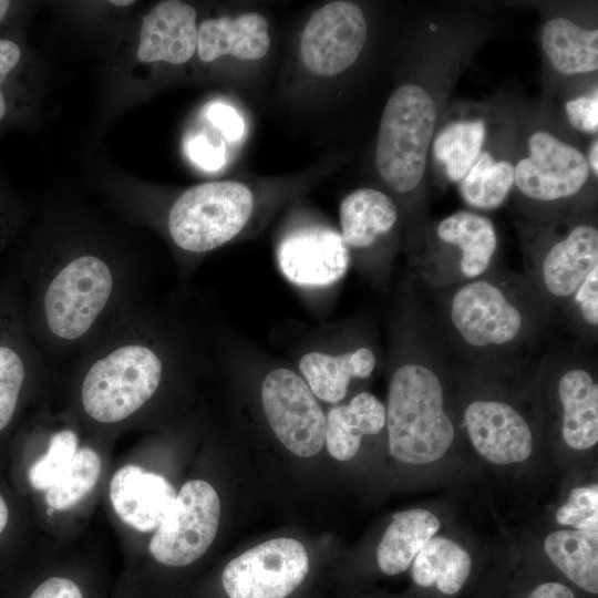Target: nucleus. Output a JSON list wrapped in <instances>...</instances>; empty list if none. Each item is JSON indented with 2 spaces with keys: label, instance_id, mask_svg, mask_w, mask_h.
<instances>
[{
  "label": "nucleus",
  "instance_id": "obj_31",
  "mask_svg": "<svg viewBox=\"0 0 598 598\" xmlns=\"http://www.w3.org/2000/svg\"><path fill=\"white\" fill-rule=\"evenodd\" d=\"M79 450V439L74 431L63 429L54 432L49 440L47 452L29 468L31 486L48 491L62 476Z\"/></svg>",
  "mask_w": 598,
  "mask_h": 598
},
{
  "label": "nucleus",
  "instance_id": "obj_38",
  "mask_svg": "<svg viewBox=\"0 0 598 598\" xmlns=\"http://www.w3.org/2000/svg\"><path fill=\"white\" fill-rule=\"evenodd\" d=\"M21 56L20 48L10 40L0 39V120L6 114V101L1 92V84L10 71L14 69Z\"/></svg>",
  "mask_w": 598,
  "mask_h": 598
},
{
  "label": "nucleus",
  "instance_id": "obj_27",
  "mask_svg": "<svg viewBox=\"0 0 598 598\" xmlns=\"http://www.w3.org/2000/svg\"><path fill=\"white\" fill-rule=\"evenodd\" d=\"M411 575L422 588L436 587L447 596L458 592L467 581L472 558L458 544L442 536H433L412 561Z\"/></svg>",
  "mask_w": 598,
  "mask_h": 598
},
{
  "label": "nucleus",
  "instance_id": "obj_4",
  "mask_svg": "<svg viewBox=\"0 0 598 598\" xmlns=\"http://www.w3.org/2000/svg\"><path fill=\"white\" fill-rule=\"evenodd\" d=\"M447 331L475 355H501L527 342L548 307L530 282L516 276L486 272L444 289Z\"/></svg>",
  "mask_w": 598,
  "mask_h": 598
},
{
  "label": "nucleus",
  "instance_id": "obj_10",
  "mask_svg": "<svg viewBox=\"0 0 598 598\" xmlns=\"http://www.w3.org/2000/svg\"><path fill=\"white\" fill-rule=\"evenodd\" d=\"M538 43L543 99L598 82V25L594 4L544 7Z\"/></svg>",
  "mask_w": 598,
  "mask_h": 598
},
{
  "label": "nucleus",
  "instance_id": "obj_6",
  "mask_svg": "<svg viewBox=\"0 0 598 598\" xmlns=\"http://www.w3.org/2000/svg\"><path fill=\"white\" fill-rule=\"evenodd\" d=\"M124 270L94 254H81L45 271L38 298L44 337L53 346L87 342L118 310Z\"/></svg>",
  "mask_w": 598,
  "mask_h": 598
},
{
  "label": "nucleus",
  "instance_id": "obj_26",
  "mask_svg": "<svg viewBox=\"0 0 598 598\" xmlns=\"http://www.w3.org/2000/svg\"><path fill=\"white\" fill-rule=\"evenodd\" d=\"M377 548L379 568L389 576L405 571L440 528L439 518L421 508L395 513Z\"/></svg>",
  "mask_w": 598,
  "mask_h": 598
},
{
  "label": "nucleus",
  "instance_id": "obj_7",
  "mask_svg": "<svg viewBox=\"0 0 598 598\" xmlns=\"http://www.w3.org/2000/svg\"><path fill=\"white\" fill-rule=\"evenodd\" d=\"M267 204L262 189L248 181L200 183L175 199L167 214V231L184 252H210L245 235Z\"/></svg>",
  "mask_w": 598,
  "mask_h": 598
},
{
  "label": "nucleus",
  "instance_id": "obj_39",
  "mask_svg": "<svg viewBox=\"0 0 598 598\" xmlns=\"http://www.w3.org/2000/svg\"><path fill=\"white\" fill-rule=\"evenodd\" d=\"M527 598H576V596L566 585L547 581L536 586Z\"/></svg>",
  "mask_w": 598,
  "mask_h": 598
},
{
  "label": "nucleus",
  "instance_id": "obj_19",
  "mask_svg": "<svg viewBox=\"0 0 598 598\" xmlns=\"http://www.w3.org/2000/svg\"><path fill=\"white\" fill-rule=\"evenodd\" d=\"M463 417L474 448L488 462L518 463L532 454V430L513 405L480 399L466 406Z\"/></svg>",
  "mask_w": 598,
  "mask_h": 598
},
{
  "label": "nucleus",
  "instance_id": "obj_42",
  "mask_svg": "<svg viewBox=\"0 0 598 598\" xmlns=\"http://www.w3.org/2000/svg\"><path fill=\"white\" fill-rule=\"evenodd\" d=\"M10 6V1L0 0V21L4 18Z\"/></svg>",
  "mask_w": 598,
  "mask_h": 598
},
{
  "label": "nucleus",
  "instance_id": "obj_23",
  "mask_svg": "<svg viewBox=\"0 0 598 598\" xmlns=\"http://www.w3.org/2000/svg\"><path fill=\"white\" fill-rule=\"evenodd\" d=\"M578 361L566 359L556 390L563 410V439L569 447L584 451L598 441V384L591 371Z\"/></svg>",
  "mask_w": 598,
  "mask_h": 598
},
{
  "label": "nucleus",
  "instance_id": "obj_40",
  "mask_svg": "<svg viewBox=\"0 0 598 598\" xmlns=\"http://www.w3.org/2000/svg\"><path fill=\"white\" fill-rule=\"evenodd\" d=\"M585 154L590 173L598 181V136L588 141L585 146Z\"/></svg>",
  "mask_w": 598,
  "mask_h": 598
},
{
  "label": "nucleus",
  "instance_id": "obj_36",
  "mask_svg": "<svg viewBox=\"0 0 598 598\" xmlns=\"http://www.w3.org/2000/svg\"><path fill=\"white\" fill-rule=\"evenodd\" d=\"M206 117L225 142L234 143L245 135L246 124L243 116L225 102L210 103L206 110Z\"/></svg>",
  "mask_w": 598,
  "mask_h": 598
},
{
  "label": "nucleus",
  "instance_id": "obj_16",
  "mask_svg": "<svg viewBox=\"0 0 598 598\" xmlns=\"http://www.w3.org/2000/svg\"><path fill=\"white\" fill-rule=\"evenodd\" d=\"M281 275L300 289H324L339 282L351 264V255L339 229L319 223L293 226L276 247Z\"/></svg>",
  "mask_w": 598,
  "mask_h": 598
},
{
  "label": "nucleus",
  "instance_id": "obj_15",
  "mask_svg": "<svg viewBox=\"0 0 598 598\" xmlns=\"http://www.w3.org/2000/svg\"><path fill=\"white\" fill-rule=\"evenodd\" d=\"M501 110V97L488 102L450 103L436 127L429 154V174L441 187L465 177Z\"/></svg>",
  "mask_w": 598,
  "mask_h": 598
},
{
  "label": "nucleus",
  "instance_id": "obj_28",
  "mask_svg": "<svg viewBox=\"0 0 598 598\" xmlns=\"http://www.w3.org/2000/svg\"><path fill=\"white\" fill-rule=\"evenodd\" d=\"M550 561L577 587L598 592V530H555L544 542Z\"/></svg>",
  "mask_w": 598,
  "mask_h": 598
},
{
  "label": "nucleus",
  "instance_id": "obj_14",
  "mask_svg": "<svg viewBox=\"0 0 598 598\" xmlns=\"http://www.w3.org/2000/svg\"><path fill=\"white\" fill-rule=\"evenodd\" d=\"M309 558L292 538L264 542L230 560L221 575L229 598H286L303 581Z\"/></svg>",
  "mask_w": 598,
  "mask_h": 598
},
{
  "label": "nucleus",
  "instance_id": "obj_37",
  "mask_svg": "<svg viewBox=\"0 0 598 598\" xmlns=\"http://www.w3.org/2000/svg\"><path fill=\"white\" fill-rule=\"evenodd\" d=\"M30 598H83L78 585L63 577H51L43 581Z\"/></svg>",
  "mask_w": 598,
  "mask_h": 598
},
{
  "label": "nucleus",
  "instance_id": "obj_30",
  "mask_svg": "<svg viewBox=\"0 0 598 598\" xmlns=\"http://www.w3.org/2000/svg\"><path fill=\"white\" fill-rule=\"evenodd\" d=\"M542 100L564 128L582 143L598 136V82Z\"/></svg>",
  "mask_w": 598,
  "mask_h": 598
},
{
  "label": "nucleus",
  "instance_id": "obj_29",
  "mask_svg": "<svg viewBox=\"0 0 598 598\" xmlns=\"http://www.w3.org/2000/svg\"><path fill=\"white\" fill-rule=\"evenodd\" d=\"M101 468V458L93 448H79L62 476L47 491L48 506L62 511L78 504L95 487Z\"/></svg>",
  "mask_w": 598,
  "mask_h": 598
},
{
  "label": "nucleus",
  "instance_id": "obj_13",
  "mask_svg": "<svg viewBox=\"0 0 598 598\" xmlns=\"http://www.w3.org/2000/svg\"><path fill=\"white\" fill-rule=\"evenodd\" d=\"M260 396L267 422L287 450L310 457L322 448L326 414L301 375L286 367L271 369Z\"/></svg>",
  "mask_w": 598,
  "mask_h": 598
},
{
  "label": "nucleus",
  "instance_id": "obj_21",
  "mask_svg": "<svg viewBox=\"0 0 598 598\" xmlns=\"http://www.w3.org/2000/svg\"><path fill=\"white\" fill-rule=\"evenodd\" d=\"M270 45L269 21L257 11L223 14L198 24L196 52L205 63L224 58L238 63L257 62L267 55Z\"/></svg>",
  "mask_w": 598,
  "mask_h": 598
},
{
  "label": "nucleus",
  "instance_id": "obj_1",
  "mask_svg": "<svg viewBox=\"0 0 598 598\" xmlns=\"http://www.w3.org/2000/svg\"><path fill=\"white\" fill-rule=\"evenodd\" d=\"M491 30L467 13L423 21L412 38L405 68L383 107L373 165L383 190L398 203L414 239L430 221L429 154L452 92Z\"/></svg>",
  "mask_w": 598,
  "mask_h": 598
},
{
  "label": "nucleus",
  "instance_id": "obj_20",
  "mask_svg": "<svg viewBox=\"0 0 598 598\" xmlns=\"http://www.w3.org/2000/svg\"><path fill=\"white\" fill-rule=\"evenodd\" d=\"M176 496L164 476L133 464L117 470L110 483L114 512L124 524L142 533L159 527Z\"/></svg>",
  "mask_w": 598,
  "mask_h": 598
},
{
  "label": "nucleus",
  "instance_id": "obj_9",
  "mask_svg": "<svg viewBox=\"0 0 598 598\" xmlns=\"http://www.w3.org/2000/svg\"><path fill=\"white\" fill-rule=\"evenodd\" d=\"M415 272L434 289H447L491 270L498 250L494 223L472 209L429 221L409 246Z\"/></svg>",
  "mask_w": 598,
  "mask_h": 598
},
{
  "label": "nucleus",
  "instance_id": "obj_34",
  "mask_svg": "<svg viewBox=\"0 0 598 598\" xmlns=\"http://www.w3.org/2000/svg\"><path fill=\"white\" fill-rule=\"evenodd\" d=\"M577 329L582 336L592 338L598 328V266L584 279L565 302Z\"/></svg>",
  "mask_w": 598,
  "mask_h": 598
},
{
  "label": "nucleus",
  "instance_id": "obj_5",
  "mask_svg": "<svg viewBox=\"0 0 598 598\" xmlns=\"http://www.w3.org/2000/svg\"><path fill=\"white\" fill-rule=\"evenodd\" d=\"M423 346H411L399 357L385 406L390 454L406 464H427L445 454L455 430L444 409V389Z\"/></svg>",
  "mask_w": 598,
  "mask_h": 598
},
{
  "label": "nucleus",
  "instance_id": "obj_35",
  "mask_svg": "<svg viewBox=\"0 0 598 598\" xmlns=\"http://www.w3.org/2000/svg\"><path fill=\"white\" fill-rule=\"evenodd\" d=\"M185 151L192 162L208 172L218 171L227 159L225 141L213 140L206 134L190 136L185 143Z\"/></svg>",
  "mask_w": 598,
  "mask_h": 598
},
{
  "label": "nucleus",
  "instance_id": "obj_41",
  "mask_svg": "<svg viewBox=\"0 0 598 598\" xmlns=\"http://www.w3.org/2000/svg\"><path fill=\"white\" fill-rule=\"evenodd\" d=\"M9 519V509L2 495L0 494V534L7 526Z\"/></svg>",
  "mask_w": 598,
  "mask_h": 598
},
{
  "label": "nucleus",
  "instance_id": "obj_33",
  "mask_svg": "<svg viewBox=\"0 0 598 598\" xmlns=\"http://www.w3.org/2000/svg\"><path fill=\"white\" fill-rule=\"evenodd\" d=\"M560 525H569L578 530H598V486L574 488L567 502L556 513Z\"/></svg>",
  "mask_w": 598,
  "mask_h": 598
},
{
  "label": "nucleus",
  "instance_id": "obj_3",
  "mask_svg": "<svg viewBox=\"0 0 598 598\" xmlns=\"http://www.w3.org/2000/svg\"><path fill=\"white\" fill-rule=\"evenodd\" d=\"M116 312L89 340L81 403L92 420L120 423L137 413L159 389L171 362L169 341L136 316ZM87 341V342H89Z\"/></svg>",
  "mask_w": 598,
  "mask_h": 598
},
{
  "label": "nucleus",
  "instance_id": "obj_43",
  "mask_svg": "<svg viewBox=\"0 0 598 598\" xmlns=\"http://www.w3.org/2000/svg\"><path fill=\"white\" fill-rule=\"evenodd\" d=\"M110 2H111V4H114V6H130L134 1H128V0H117V1H115V0H112Z\"/></svg>",
  "mask_w": 598,
  "mask_h": 598
},
{
  "label": "nucleus",
  "instance_id": "obj_24",
  "mask_svg": "<svg viewBox=\"0 0 598 598\" xmlns=\"http://www.w3.org/2000/svg\"><path fill=\"white\" fill-rule=\"evenodd\" d=\"M377 362L372 348L359 346L339 353L306 352L298 368L317 399L337 404L347 395L351 380L371 377Z\"/></svg>",
  "mask_w": 598,
  "mask_h": 598
},
{
  "label": "nucleus",
  "instance_id": "obj_12",
  "mask_svg": "<svg viewBox=\"0 0 598 598\" xmlns=\"http://www.w3.org/2000/svg\"><path fill=\"white\" fill-rule=\"evenodd\" d=\"M219 517L220 502L215 488L202 480L186 482L148 544L151 555L172 567L194 563L215 539Z\"/></svg>",
  "mask_w": 598,
  "mask_h": 598
},
{
  "label": "nucleus",
  "instance_id": "obj_11",
  "mask_svg": "<svg viewBox=\"0 0 598 598\" xmlns=\"http://www.w3.org/2000/svg\"><path fill=\"white\" fill-rule=\"evenodd\" d=\"M370 22L362 6L334 0L315 10L298 41L301 66L319 79H333L350 70L362 55Z\"/></svg>",
  "mask_w": 598,
  "mask_h": 598
},
{
  "label": "nucleus",
  "instance_id": "obj_25",
  "mask_svg": "<svg viewBox=\"0 0 598 598\" xmlns=\"http://www.w3.org/2000/svg\"><path fill=\"white\" fill-rule=\"evenodd\" d=\"M385 426V405L372 393L360 392L347 404H336L326 415V445L339 461L352 458L364 435H375Z\"/></svg>",
  "mask_w": 598,
  "mask_h": 598
},
{
  "label": "nucleus",
  "instance_id": "obj_18",
  "mask_svg": "<svg viewBox=\"0 0 598 598\" xmlns=\"http://www.w3.org/2000/svg\"><path fill=\"white\" fill-rule=\"evenodd\" d=\"M501 110L476 161L457 184L464 203L475 212L499 208L512 195L516 122L512 96H499Z\"/></svg>",
  "mask_w": 598,
  "mask_h": 598
},
{
  "label": "nucleus",
  "instance_id": "obj_8",
  "mask_svg": "<svg viewBox=\"0 0 598 598\" xmlns=\"http://www.w3.org/2000/svg\"><path fill=\"white\" fill-rule=\"evenodd\" d=\"M528 281L540 299L565 303L598 266L595 213L543 223L516 220Z\"/></svg>",
  "mask_w": 598,
  "mask_h": 598
},
{
  "label": "nucleus",
  "instance_id": "obj_17",
  "mask_svg": "<svg viewBox=\"0 0 598 598\" xmlns=\"http://www.w3.org/2000/svg\"><path fill=\"white\" fill-rule=\"evenodd\" d=\"M403 228L398 203L378 187H360L339 205V231L351 260L390 259Z\"/></svg>",
  "mask_w": 598,
  "mask_h": 598
},
{
  "label": "nucleus",
  "instance_id": "obj_2",
  "mask_svg": "<svg viewBox=\"0 0 598 598\" xmlns=\"http://www.w3.org/2000/svg\"><path fill=\"white\" fill-rule=\"evenodd\" d=\"M516 122L514 198L520 218L543 223L595 213L598 181L586 144L557 121L547 103L512 96Z\"/></svg>",
  "mask_w": 598,
  "mask_h": 598
},
{
  "label": "nucleus",
  "instance_id": "obj_22",
  "mask_svg": "<svg viewBox=\"0 0 598 598\" xmlns=\"http://www.w3.org/2000/svg\"><path fill=\"white\" fill-rule=\"evenodd\" d=\"M197 12L186 2L165 0L144 16L137 59L140 62H166L179 65L197 50Z\"/></svg>",
  "mask_w": 598,
  "mask_h": 598
},
{
  "label": "nucleus",
  "instance_id": "obj_32",
  "mask_svg": "<svg viewBox=\"0 0 598 598\" xmlns=\"http://www.w3.org/2000/svg\"><path fill=\"white\" fill-rule=\"evenodd\" d=\"M13 342L0 338V431L13 417L27 375V360Z\"/></svg>",
  "mask_w": 598,
  "mask_h": 598
}]
</instances>
